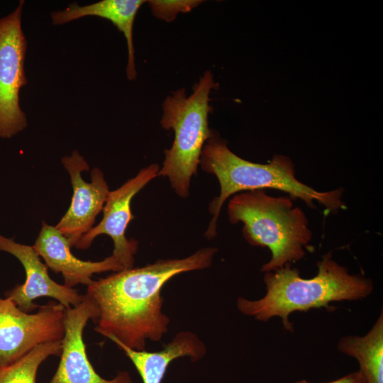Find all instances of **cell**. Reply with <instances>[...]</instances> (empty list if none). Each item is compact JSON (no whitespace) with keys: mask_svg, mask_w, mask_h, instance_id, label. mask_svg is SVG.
Listing matches in <instances>:
<instances>
[{"mask_svg":"<svg viewBox=\"0 0 383 383\" xmlns=\"http://www.w3.org/2000/svg\"><path fill=\"white\" fill-rule=\"evenodd\" d=\"M295 383H312L306 380H300ZM326 383H367L365 377L360 371L350 373L336 380Z\"/></svg>","mask_w":383,"mask_h":383,"instance_id":"obj_18","label":"cell"},{"mask_svg":"<svg viewBox=\"0 0 383 383\" xmlns=\"http://www.w3.org/2000/svg\"><path fill=\"white\" fill-rule=\"evenodd\" d=\"M159 170L157 164H151L117 189L110 191L103 208L101 222L84 234L74 246L78 249H87L96 237L105 234L113 240L114 248L112 254L121 259L126 269L133 268L138 243L134 239H127L125 234L130 221L135 218L131 211V200L148 183L158 176Z\"/></svg>","mask_w":383,"mask_h":383,"instance_id":"obj_8","label":"cell"},{"mask_svg":"<svg viewBox=\"0 0 383 383\" xmlns=\"http://www.w3.org/2000/svg\"><path fill=\"white\" fill-rule=\"evenodd\" d=\"M229 221L241 222L245 240L270 249L271 259L261 268L267 272L301 260L312 238L304 212L291 198L268 195L264 189L235 195L228 205Z\"/></svg>","mask_w":383,"mask_h":383,"instance_id":"obj_4","label":"cell"},{"mask_svg":"<svg viewBox=\"0 0 383 383\" xmlns=\"http://www.w3.org/2000/svg\"><path fill=\"white\" fill-rule=\"evenodd\" d=\"M65 307L54 301L35 313L21 311L11 299L0 298V368L9 366L36 346L62 340Z\"/></svg>","mask_w":383,"mask_h":383,"instance_id":"obj_7","label":"cell"},{"mask_svg":"<svg viewBox=\"0 0 383 383\" xmlns=\"http://www.w3.org/2000/svg\"><path fill=\"white\" fill-rule=\"evenodd\" d=\"M217 84L210 71L204 72L187 96L184 88L167 96L162 104V127L172 130V147L165 151V160L158 176L167 177L174 192L182 198L189 195L190 181L196 175L206 142L214 130L209 126L213 111L210 94Z\"/></svg>","mask_w":383,"mask_h":383,"instance_id":"obj_5","label":"cell"},{"mask_svg":"<svg viewBox=\"0 0 383 383\" xmlns=\"http://www.w3.org/2000/svg\"><path fill=\"white\" fill-rule=\"evenodd\" d=\"M152 14L157 18L171 22L179 13H187L197 7L201 0H152L148 1Z\"/></svg>","mask_w":383,"mask_h":383,"instance_id":"obj_17","label":"cell"},{"mask_svg":"<svg viewBox=\"0 0 383 383\" xmlns=\"http://www.w3.org/2000/svg\"><path fill=\"white\" fill-rule=\"evenodd\" d=\"M34 250L46 266L55 273H61L64 284L73 288L79 284L89 285L94 274L126 270L121 259L112 254L99 262L84 261L71 252L67 238L55 226L42 221V227L34 245Z\"/></svg>","mask_w":383,"mask_h":383,"instance_id":"obj_12","label":"cell"},{"mask_svg":"<svg viewBox=\"0 0 383 383\" xmlns=\"http://www.w3.org/2000/svg\"><path fill=\"white\" fill-rule=\"evenodd\" d=\"M144 3V0H102L80 6L74 2L62 10L52 12L50 16L54 26H62L86 16H97L110 21L124 35L128 48L126 75L129 80H134L137 73L133 24L138 11Z\"/></svg>","mask_w":383,"mask_h":383,"instance_id":"obj_13","label":"cell"},{"mask_svg":"<svg viewBox=\"0 0 383 383\" xmlns=\"http://www.w3.org/2000/svg\"><path fill=\"white\" fill-rule=\"evenodd\" d=\"M25 1L0 18V138L10 139L28 126L20 91L28 83L25 62L27 40L22 28Z\"/></svg>","mask_w":383,"mask_h":383,"instance_id":"obj_6","label":"cell"},{"mask_svg":"<svg viewBox=\"0 0 383 383\" xmlns=\"http://www.w3.org/2000/svg\"><path fill=\"white\" fill-rule=\"evenodd\" d=\"M199 165L206 172L215 175L220 185V194L209 204L212 218L205 233L209 239L216 235V223L225 201L242 191L275 189L302 200L310 208L318 202L333 213L346 207L341 189L319 192L299 182L289 157L277 155L267 164L245 160L233 153L216 131L203 148Z\"/></svg>","mask_w":383,"mask_h":383,"instance_id":"obj_3","label":"cell"},{"mask_svg":"<svg viewBox=\"0 0 383 383\" xmlns=\"http://www.w3.org/2000/svg\"><path fill=\"white\" fill-rule=\"evenodd\" d=\"M0 251L11 254L22 264L26 272V281L6 292L21 311L31 313L39 306L33 301L40 296L51 297L65 308L79 304L84 295L77 289L52 280L48 274V267L43 263L33 246L23 245L0 234Z\"/></svg>","mask_w":383,"mask_h":383,"instance_id":"obj_11","label":"cell"},{"mask_svg":"<svg viewBox=\"0 0 383 383\" xmlns=\"http://www.w3.org/2000/svg\"><path fill=\"white\" fill-rule=\"evenodd\" d=\"M340 352L354 357L367 383H383V312L363 336L342 337L338 343Z\"/></svg>","mask_w":383,"mask_h":383,"instance_id":"obj_15","label":"cell"},{"mask_svg":"<svg viewBox=\"0 0 383 383\" xmlns=\"http://www.w3.org/2000/svg\"><path fill=\"white\" fill-rule=\"evenodd\" d=\"M217 251L206 247L184 258L158 260L94 280L87 294L99 309L94 331L138 351L145 350L148 340H160L170 323L162 311V288L179 274L210 267Z\"/></svg>","mask_w":383,"mask_h":383,"instance_id":"obj_1","label":"cell"},{"mask_svg":"<svg viewBox=\"0 0 383 383\" xmlns=\"http://www.w3.org/2000/svg\"><path fill=\"white\" fill-rule=\"evenodd\" d=\"M62 340L40 344L13 364L0 368V383H35L40 365L50 356H60Z\"/></svg>","mask_w":383,"mask_h":383,"instance_id":"obj_16","label":"cell"},{"mask_svg":"<svg viewBox=\"0 0 383 383\" xmlns=\"http://www.w3.org/2000/svg\"><path fill=\"white\" fill-rule=\"evenodd\" d=\"M113 343L131 360L143 383H161L169 365L177 358L189 357L195 362L206 353L204 343L191 331L178 333L164 348L156 352L135 350Z\"/></svg>","mask_w":383,"mask_h":383,"instance_id":"obj_14","label":"cell"},{"mask_svg":"<svg viewBox=\"0 0 383 383\" xmlns=\"http://www.w3.org/2000/svg\"><path fill=\"white\" fill-rule=\"evenodd\" d=\"M99 315L98 305L88 294L77 306L65 308L60 360L48 383H133L126 371L119 372L112 379L101 377L89 360L83 331L89 320L96 323Z\"/></svg>","mask_w":383,"mask_h":383,"instance_id":"obj_9","label":"cell"},{"mask_svg":"<svg viewBox=\"0 0 383 383\" xmlns=\"http://www.w3.org/2000/svg\"><path fill=\"white\" fill-rule=\"evenodd\" d=\"M61 162L70 177L73 195L69 209L55 227L72 247L94 227L110 191L104 173L98 167L91 170L90 183L84 180L82 172L88 171L89 165L77 150L63 157Z\"/></svg>","mask_w":383,"mask_h":383,"instance_id":"obj_10","label":"cell"},{"mask_svg":"<svg viewBox=\"0 0 383 383\" xmlns=\"http://www.w3.org/2000/svg\"><path fill=\"white\" fill-rule=\"evenodd\" d=\"M318 272L310 279L300 276L298 269L287 264L265 272V295L257 300L237 299L242 313L267 322L279 317L288 331L293 332L289 317L296 311L326 307L333 301H355L367 297L373 291L372 281L360 274H351L328 252L318 262Z\"/></svg>","mask_w":383,"mask_h":383,"instance_id":"obj_2","label":"cell"}]
</instances>
